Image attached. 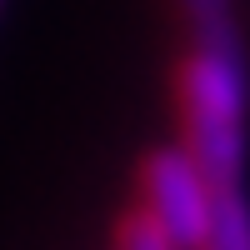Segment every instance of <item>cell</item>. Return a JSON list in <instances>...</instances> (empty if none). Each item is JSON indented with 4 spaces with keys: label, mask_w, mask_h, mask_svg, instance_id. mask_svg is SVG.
Wrapping results in <instances>:
<instances>
[{
    "label": "cell",
    "mask_w": 250,
    "mask_h": 250,
    "mask_svg": "<svg viewBox=\"0 0 250 250\" xmlns=\"http://www.w3.org/2000/svg\"><path fill=\"white\" fill-rule=\"evenodd\" d=\"M185 20L195 30V45H225L240 50V20H235V0H180Z\"/></svg>",
    "instance_id": "obj_4"
},
{
    "label": "cell",
    "mask_w": 250,
    "mask_h": 250,
    "mask_svg": "<svg viewBox=\"0 0 250 250\" xmlns=\"http://www.w3.org/2000/svg\"><path fill=\"white\" fill-rule=\"evenodd\" d=\"M120 250H175V245L165 240L145 215H135V220H125V230H120Z\"/></svg>",
    "instance_id": "obj_5"
},
{
    "label": "cell",
    "mask_w": 250,
    "mask_h": 250,
    "mask_svg": "<svg viewBox=\"0 0 250 250\" xmlns=\"http://www.w3.org/2000/svg\"><path fill=\"white\" fill-rule=\"evenodd\" d=\"M195 250H250V195L245 185H215L210 215Z\"/></svg>",
    "instance_id": "obj_3"
},
{
    "label": "cell",
    "mask_w": 250,
    "mask_h": 250,
    "mask_svg": "<svg viewBox=\"0 0 250 250\" xmlns=\"http://www.w3.org/2000/svg\"><path fill=\"white\" fill-rule=\"evenodd\" d=\"M140 195H145V220L170 240L175 250H195L205 215H210V195L215 185L210 175L195 165V155L185 145H160L145 155L140 165Z\"/></svg>",
    "instance_id": "obj_2"
},
{
    "label": "cell",
    "mask_w": 250,
    "mask_h": 250,
    "mask_svg": "<svg viewBox=\"0 0 250 250\" xmlns=\"http://www.w3.org/2000/svg\"><path fill=\"white\" fill-rule=\"evenodd\" d=\"M245 110H250V70L245 45H195L180 65V125L185 150L210 185H240L245 180Z\"/></svg>",
    "instance_id": "obj_1"
}]
</instances>
